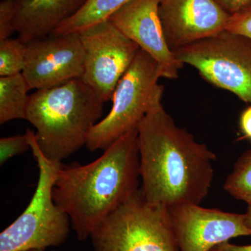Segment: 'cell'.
Listing matches in <instances>:
<instances>
[{"instance_id":"1","label":"cell","mask_w":251,"mask_h":251,"mask_svg":"<svg viewBox=\"0 0 251 251\" xmlns=\"http://www.w3.org/2000/svg\"><path fill=\"white\" fill-rule=\"evenodd\" d=\"M137 130L147 201L166 209L201 204L210 189L216 155L177 126L163 105L149 112Z\"/></svg>"},{"instance_id":"2","label":"cell","mask_w":251,"mask_h":251,"mask_svg":"<svg viewBox=\"0 0 251 251\" xmlns=\"http://www.w3.org/2000/svg\"><path fill=\"white\" fill-rule=\"evenodd\" d=\"M138 130L124 135L87 165L62 164L52 198L69 216L79 241L91 234L138 191Z\"/></svg>"},{"instance_id":"3","label":"cell","mask_w":251,"mask_h":251,"mask_svg":"<svg viewBox=\"0 0 251 251\" xmlns=\"http://www.w3.org/2000/svg\"><path fill=\"white\" fill-rule=\"evenodd\" d=\"M103 104L90 86L74 79L30 95L25 120L36 128V142L44 156L62 163L86 145L102 116Z\"/></svg>"},{"instance_id":"4","label":"cell","mask_w":251,"mask_h":251,"mask_svg":"<svg viewBox=\"0 0 251 251\" xmlns=\"http://www.w3.org/2000/svg\"><path fill=\"white\" fill-rule=\"evenodd\" d=\"M26 134L39 168V179L25 210L0 234V251L46 250L62 245L69 234L70 219L56 205L52 198L62 163L50 161L44 156L32 130L27 129Z\"/></svg>"},{"instance_id":"5","label":"cell","mask_w":251,"mask_h":251,"mask_svg":"<svg viewBox=\"0 0 251 251\" xmlns=\"http://www.w3.org/2000/svg\"><path fill=\"white\" fill-rule=\"evenodd\" d=\"M158 64L140 49L117 84L111 110L91 130L86 147L90 151L106 150L124 135L137 129L149 112L162 105L164 87Z\"/></svg>"},{"instance_id":"6","label":"cell","mask_w":251,"mask_h":251,"mask_svg":"<svg viewBox=\"0 0 251 251\" xmlns=\"http://www.w3.org/2000/svg\"><path fill=\"white\" fill-rule=\"evenodd\" d=\"M90 238L94 251H180L168 209L149 203L142 189Z\"/></svg>"},{"instance_id":"7","label":"cell","mask_w":251,"mask_h":251,"mask_svg":"<svg viewBox=\"0 0 251 251\" xmlns=\"http://www.w3.org/2000/svg\"><path fill=\"white\" fill-rule=\"evenodd\" d=\"M173 52L212 85L251 103V39L226 29Z\"/></svg>"},{"instance_id":"8","label":"cell","mask_w":251,"mask_h":251,"mask_svg":"<svg viewBox=\"0 0 251 251\" xmlns=\"http://www.w3.org/2000/svg\"><path fill=\"white\" fill-rule=\"evenodd\" d=\"M78 33L85 51V70L81 80L105 103L111 100L140 47L108 19Z\"/></svg>"},{"instance_id":"9","label":"cell","mask_w":251,"mask_h":251,"mask_svg":"<svg viewBox=\"0 0 251 251\" xmlns=\"http://www.w3.org/2000/svg\"><path fill=\"white\" fill-rule=\"evenodd\" d=\"M85 51L78 32L51 34L27 44L22 72L29 89L47 90L82 78Z\"/></svg>"},{"instance_id":"10","label":"cell","mask_w":251,"mask_h":251,"mask_svg":"<svg viewBox=\"0 0 251 251\" xmlns=\"http://www.w3.org/2000/svg\"><path fill=\"white\" fill-rule=\"evenodd\" d=\"M180 251H210L231 239L251 236L245 214L183 204L168 209Z\"/></svg>"},{"instance_id":"11","label":"cell","mask_w":251,"mask_h":251,"mask_svg":"<svg viewBox=\"0 0 251 251\" xmlns=\"http://www.w3.org/2000/svg\"><path fill=\"white\" fill-rule=\"evenodd\" d=\"M161 0H130L108 18L121 32L156 60L161 77L176 79L179 62L163 33L158 6Z\"/></svg>"},{"instance_id":"12","label":"cell","mask_w":251,"mask_h":251,"mask_svg":"<svg viewBox=\"0 0 251 251\" xmlns=\"http://www.w3.org/2000/svg\"><path fill=\"white\" fill-rule=\"evenodd\" d=\"M158 14L173 51L226 30L231 16L215 0H161Z\"/></svg>"},{"instance_id":"13","label":"cell","mask_w":251,"mask_h":251,"mask_svg":"<svg viewBox=\"0 0 251 251\" xmlns=\"http://www.w3.org/2000/svg\"><path fill=\"white\" fill-rule=\"evenodd\" d=\"M14 26L25 44L51 35L72 18L87 0H12Z\"/></svg>"},{"instance_id":"14","label":"cell","mask_w":251,"mask_h":251,"mask_svg":"<svg viewBox=\"0 0 251 251\" xmlns=\"http://www.w3.org/2000/svg\"><path fill=\"white\" fill-rule=\"evenodd\" d=\"M30 90L22 73L0 77V124L25 120Z\"/></svg>"},{"instance_id":"15","label":"cell","mask_w":251,"mask_h":251,"mask_svg":"<svg viewBox=\"0 0 251 251\" xmlns=\"http://www.w3.org/2000/svg\"><path fill=\"white\" fill-rule=\"evenodd\" d=\"M130 0H87L78 12L62 23L52 34L78 32L108 20Z\"/></svg>"},{"instance_id":"16","label":"cell","mask_w":251,"mask_h":251,"mask_svg":"<svg viewBox=\"0 0 251 251\" xmlns=\"http://www.w3.org/2000/svg\"><path fill=\"white\" fill-rule=\"evenodd\" d=\"M224 189L236 199L251 204V150L238 158L226 180Z\"/></svg>"},{"instance_id":"17","label":"cell","mask_w":251,"mask_h":251,"mask_svg":"<svg viewBox=\"0 0 251 251\" xmlns=\"http://www.w3.org/2000/svg\"><path fill=\"white\" fill-rule=\"evenodd\" d=\"M27 44L19 39L0 41V76L21 74L25 63Z\"/></svg>"},{"instance_id":"18","label":"cell","mask_w":251,"mask_h":251,"mask_svg":"<svg viewBox=\"0 0 251 251\" xmlns=\"http://www.w3.org/2000/svg\"><path fill=\"white\" fill-rule=\"evenodd\" d=\"M30 148L27 134L7 137L0 139V164Z\"/></svg>"},{"instance_id":"19","label":"cell","mask_w":251,"mask_h":251,"mask_svg":"<svg viewBox=\"0 0 251 251\" xmlns=\"http://www.w3.org/2000/svg\"><path fill=\"white\" fill-rule=\"evenodd\" d=\"M226 30L251 39V3L231 15Z\"/></svg>"},{"instance_id":"20","label":"cell","mask_w":251,"mask_h":251,"mask_svg":"<svg viewBox=\"0 0 251 251\" xmlns=\"http://www.w3.org/2000/svg\"><path fill=\"white\" fill-rule=\"evenodd\" d=\"M14 10L12 0L0 3V41L8 39L14 32Z\"/></svg>"},{"instance_id":"21","label":"cell","mask_w":251,"mask_h":251,"mask_svg":"<svg viewBox=\"0 0 251 251\" xmlns=\"http://www.w3.org/2000/svg\"><path fill=\"white\" fill-rule=\"evenodd\" d=\"M227 13L232 15L251 4V0H215Z\"/></svg>"},{"instance_id":"22","label":"cell","mask_w":251,"mask_h":251,"mask_svg":"<svg viewBox=\"0 0 251 251\" xmlns=\"http://www.w3.org/2000/svg\"><path fill=\"white\" fill-rule=\"evenodd\" d=\"M240 128L244 138L251 140V105L241 115Z\"/></svg>"},{"instance_id":"23","label":"cell","mask_w":251,"mask_h":251,"mask_svg":"<svg viewBox=\"0 0 251 251\" xmlns=\"http://www.w3.org/2000/svg\"><path fill=\"white\" fill-rule=\"evenodd\" d=\"M213 249L215 251H251V245H236L227 242L219 244Z\"/></svg>"},{"instance_id":"24","label":"cell","mask_w":251,"mask_h":251,"mask_svg":"<svg viewBox=\"0 0 251 251\" xmlns=\"http://www.w3.org/2000/svg\"><path fill=\"white\" fill-rule=\"evenodd\" d=\"M246 223L248 227L251 229V204H248L247 212L245 213Z\"/></svg>"},{"instance_id":"25","label":"cell","mask_w":251,"mask_h":251,"mask_svg":"<svg viewBox=\"0 0 251 251\" xmlns=\"http://www.w3.org/2000/svg\"><path fill=\"white\" fill-rule=\"evenodd\" d=\"M26 251H46V250H41V249H32V250H29Z\"/></svg>"},{"instance_id":"26","label":"cell","mask_w":251,"mask_h":251,"mask_svg":"<svg viewBox=\"0 0 251 251\" xmlns=\"http://www.w3.org/2000/svg\"><path fill=\"white\" fill-rule=\"evenodd\" d=\"M210 251H215L214 250V249H212V250H211Z\"/></svg>"}]
</instances>
